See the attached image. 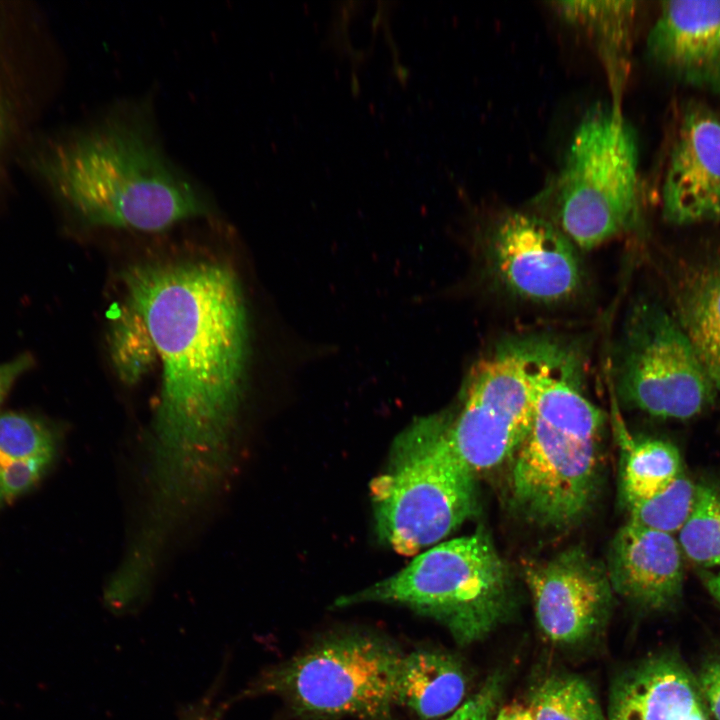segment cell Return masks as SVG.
I'll list each match as a JSON object with an SVG mask.
<instances>
[{
    "label": "cell",
    "mask_w": 720,
    "mask_h": 720,
    "mask_svg": "<svg viewBox=\"0 0 720 720\" xmlns=\"http://www.w3.org/2000/svg\"><path fill=\"white\" fill-rule=\"evenodd\" d=\"M126 306L144 323L162 365L156 429L170 466L224 440L237 412L248 357V321L236 274L187 261L129 268Z\"/></svg>",
    "instance_id": "1"
},
{
    "label": "cell",
    "mask_w": 720,
    "mask_h": 720,
    "mask_svg": "<svg viewBox=\"0 0 720 720\" xmlns=\"http://www.w3.org/2000/svg\"><path fill=\"white\" fill-rule=\"evenodd\" d=\"M43 169L58 196L96 226L156 232L210 211L137 110L114 112L57 144Z\"/></svg>",
    "instance_id": "2"
},
{
    "label": "cell",
    "mask_w": 720,
    "mask_h": 720,
    "mask_svg": "<svg viewBox=\"0 0 720 720\" xmlns=\"http://www.w3.org/2000/svg\"><path fill=\"white\" fill-rule=\"evenodd\" d=\"M581 359L556 342L539 373L529 429L511 458L510 491L529 521L561 530L596 491L603 414L582 393Z\"/></svg>",
    "instance_id": "3"
},
{
    "label": "cell",
    "mask_w": 720,
    "mask_h": 720,
    "mask_svg": "<svg viewBox=\"0 0 720 720\" xmlns=\"http://www.w3.org/2000/svg\"><path fill=\"white\" fill-rule=\"evenodd\" d=\"M636 135L620 105H598L576 126L560 167L536 196L540 215L593 249L641 218Z\"/></svg>",
    "instance_id": "4"
},
{
    "label": "cell",
    "mask_w": 720,
    "mask_h": 720,
    "mask_svg": "<svg viewBox=\"0 0 720 720\" xmlns=\"http://www.w3.org/2000/svg\"><path fill=\"white\" fill-rule=\"evenodd\" d=\"M475 476L448 436V416L416 419L371 483L378 538L402 555L438 544L477 512Z\"/></svg>",
    "instance_id": "5"
},
{
    "label": "cell",
    "mask_w": 720,
    "mask_h": 720,
    "mask_svg": "<svg viewBox=\"0 0 720 720\" xmlns=\"http://www.w3.org/2000/svg\"><path fill=\"white\" fill-rule=\"evenodd\" d=\"M509 570L483 529L433 545L397 573L335 601L405 606L444 625L455 641L484 638L510 609Z\"/></svg>",
    "instance_id": "6"
},
{
    "label": "cell",
    "mask_w": 720,
    "mask_h": 720,
    "mask_svg": "<svg viewBox=\"0 0 720 720\" xmlns=\"http://www.w3.org/2000/svg\"><path fill=\"white\" fill-rule=\"evenodd\" d=\"M403 656L376 635H335L262 672L240 696H277L306 718L389 720Z\"/></svg>",
    "instance_id": "7"
},
{
    "label": "cell",
    "mask_w": 720,
    "mask_h": 720,
    "mask_svg": "<svg viewBox=\"0 0 720 720\" xmlns=\"http://www.w3.org/2000/svg\"><path fill=\"white\" fill-rule=\"evenodd\" d=\"M556 341L520 337L494 346L471 367L448 436L476 476L510 461L533 414L536 384Z\"/></svg>",
    "instance_id": "8"
},
{
    "label": "cell",
    "mask_w": 720,
    "mask_h": 720,
    "mask_svg": "<svg viewBox=\"0 0 720 720\" xmlns=\"http://www.w3.org/2000/svg\"><path fill=\"white\" fill-rule=\"evenodd\" d=\"M620 395L660 418L701 414L717 391L674 314L653 301L630 310L616 357Z\"/></svg>",
    "instance_id": "9"
},
{
    "label": "cell",
    "mask_w": 720,
    "mask_h": 720,
    "mask_svg": "<svg viewBox=\"0 0 720 720\" xmlns=\"http://www.w3.org/2000/svg\"><path fill=\"white\" fill-rule=\"evenodd\" d=\"M485 249L492 274L514 296L558 303L582 288L578 248L539 213L509 210L500 214L487 230Z\"/></svg>",
    "instance_id": "10"
},
{
    "label": "cell",
    "mask_w": 720,
    "mask_h": 720,
    "mask_svg": "<svg viewBox=\"0 0 720 720\" xmlns=\"http://www.w3.org/2000/svg\"><path fill=\"white\" fill-rule=\"evenodd\" d=\"M524 577L538 626L553 642L588 638L607 614L613 590L607 570L580 548L529 564Z\"/></svg>",
    "instance_id": "11"
},
{
    "label": "cell",
    "mask_w": 720,
    "mask_h": 720,
    "mask_svg": "<svg viewBox=\"0 0 720 720\" xmlns=\"http://www.w3.org/2000/svg\"><path fill=\"white\" fill-rule=\"evenodd\" d=\"M664 219L677 226L720 221V117L703 105L684 111L661 190Z\"/></svg>",
    "instance_id": "12"
},
{
    "label": "cell",
    "mask_w": 720,
    "mask_h": 720,
    "mask_svg": "<svg viewBox=\"0 0 720 720\" xmlns=\"http://www.w3.org/2000/svg\"><path fill=\"white\" fill-rule=\"evenodd\" d=\"M646 50L673 79L720 97V0L661 2Z\"/></svg>",
    "instance_id": "13"
},
{
    "label": "cell",
    "mask_w": 720,
    "mask_h": 720,
    "mask_svg": "<svg viewBox=\"0 0 720 720\" xmlns=\"http://www.w3.org/2000/svg\"><path fill=\"white\" fill-rule=\"evenodd\" d=\"M683 558L674 535L628 521L611 543L607 574L622 597L644 608L664 609L682 593Z\"/></svg>",
    "instance_id": "14"
},
{
    "label": "cell",
    "mask_w": 720,
    "mask_h": 720,
    "mask_svg": "<svg viewBox=\"0 0 720 720\" xmlns=\"http://www.w3.org/2000/svg\"><path fill=\"white\" fill-rule=\"evenodd\" d=\"M609 720H708L697 681L673 655L649 658L612 687Z\"/></svg>",
    "instance_id": "15"
},
{
    "label": "cell",
    "mask_w": 720,
    "mask_h": 720,
    "mask_svg": "<svg viewBox=\"0 0 720 720\" xmlns=\"http://www.w3.org/2000/svg\"><path fill=\"white\" fill-rule=\"evenodd\" d=\"M673 287V314L720 392V264H684Z\"/></svg>",
    "instance_id": "16"
},
{
    "label": "cell",
    "mask_w": 720,
    "mask_h": 720,
    "mask_svg": "<svg viewBox=\"0 0 720 720\" xmlns=\"http://www.w3.org/2000/svg\"><path fill=\"white\" fill-rule=\"evenodd\" d=\"M465 693V676L454 657L428 649L404 654L397 680V704L423 720H431L456 710Z\"/></svg>",
    "instance_id": "17"
},
{
    "label": "cell",
    "mask_w": 720,
    "mask_h": 720,
    "mask_svg": "<svg viewBox=\"0 0 720 720\" xmlns=\"http://www.w3.org/2000/svg\"><path fill=\"white\" fill-rule=\"evenodd\" d=\"M568 24L581 30L591 40L608 71L609 80L619 97L627 73L633 22L634 1H556L551 3Z\"/></svg>",
    "instance_id": "18"
},
{
    "label": "cell",
    "mask_w": 720,
    "mask_h": 720,
    "mask_svg": "<svg viewBox=\"0 0 720 720\" xmlns=\"http://www.w3.org/2000/svg\"><path fill=\"white\" fill-rule=\"evenodd\" d=\"M683 473L680 453L670 442L633 443L625 457L622 488L626 504L651 497Z\"/></svg>",
    "instance_id": "19"
},
{
    "label": "cell",
    "mask_w": 720,
    "mask_h": 720,
    "mask_svg": "<svg viewBox=\"0 0 720 720\" xmlns=\"http://www.w3.org/2000/svg\"><path fill=\"white\" fill-rule=\"evenodd\" d=\"M526 710L531 720H605L592 687L576 675L543 681L532 693Z\"/></svg>",
    "instance_id": "20"
},
{
    "label": "cell",
    "mask_w": 720,
    "mask_h": 720,
    "mask_svg": "<svg viewBox=\"0 0 720 720\" xmlns=\"http://www.w3.org/2000/svg\"><path fill=\"white\" fill-rule=\"evenodd\" d=\"M677 539L684 557L720 569V488L697 485L692 511Z\"/></svg>",
    "instance_id": "21"
},
{
    "label": "cell",
    "mask_w": 720,
    "mask_h": 720,
    "mask_svg": "<svg viewBox=\"0 0 720 720\" xmlns=\"http://www.w3.org/2000/svg\"><path fill=\"white\" fill-rule=\"evenodd\" d=\"M697 485L681 473L668 486L646 499L627 504L629 522L674 535L692 511Z\"/></svg>",
    "instance_id": "22"
},
{
    "label": "cell",
    "mask_w": 720,
    "mask_h": 720,
    "mask_svg": "<svg viewBox=\"0 0 720 720\" xmlns=\"http://www.w3.org/2000/svg\"><path fill=\"white\" fill-rule=\"evenodd\" d=\"M56 438L41 419L22 412L0 413V462L53 461Z\"/></svg>",
    "instance_id": "23"
},
{
    "label": "cell",
    "mask_w": 720,
    "mask_h": 720,
    "mask_svg": "<svg viewBox=\"0 0 720 720\" xmlns=\"http://www.w3.org/2000/svg\"><path fill=\"white\" fill-rule=\"evenodd\" d=\"M114 327V360L121 376L134 381L148 369L154 355V346L141 318L128 306Z\"/></svg>",
    "instance_id": "24"
},
{
    "label": "cell",
    "mask_w": 720,
    "mask_h": 720,
    "mask_svg": "<svg viewBox=\"0 0 720 720\" xmlns=\"http://www.w3.org/2000/svg\"><path fill=\"white\" fill-rule=\"evenodd\" d=\"M51 463L49 460L0 462V509L32 489Z\"/></svg>",
    "instance_id": "25"
},
{
    "label": "cell",
    "mask_w": 720,
    "mask_h": 720,
    "mask_svg": "<svg viewBox=\"0 0 720 720\" xmlns=\"http://www.w3.org/2000/svg\"><path fill=\"white\" fill-rule=\"evenodd\" d=\"M501 692V679L493 676L469 700L443 720H491Z\"/></svg>",
    "instance_id": "26"
},
{
    "label": "cell",
    "mask_w": 720,
    "mask_h": 720,
    "mask_svg": "<svg viewBox=\"0 0 720 720\" xmlns=\"http://www.w3.org/2000/svg\"><path fill=\"white\" fill-rule=\"evenodd\" d=\"M696 681L703 701L714 718L720 720V656L704 664Z\"/></svg>",
    "instance_id": "27"
},
{
    "label": "cell",
    "mask_w": 720,
    "mask_h": 720,
    "mask_svg": "<svg viewBox=\"0 0 720 720\" xmlns=\"http://www.w3.org/2000/svg\"><path fill=\"white\" fill-rule=\"evenodd\" d=\"M32 362L29 354H22L10 361L0 363V404L15 381L31 367Z\"/></svg>",
    "instance_id": "28"
},
{
    "label": "cell",
    "mask_w": 720,
    "mask_h": 720,
    "mask_svg": "<svg viewBox=\"0 0 720 720\" xmlns=\"http://www.w3.org/2000/svg\"><path fill=\"white\" fill-rule=\"evenodd\" d=\"M179 720H211L205 706L186 705L179 713Z\"/></svg>",
    "instance_id": "29"
},
{
    "label": "cell",
    "mask_w": 720,
    "mask_h": 720,
    "mask_svg": "<svg viewBox=\"0 0 720 720\" xmlns=\"http://www.w3.org/2000/svg\"><path fill=\"white\" fill-rule=\"evenodd\" d=\"M494 720H531L525 707L519 705L506 706L501 709Z\"/></svg>",
    "instance_id": "30"
},
{
    "label": "cell",
    "mask_w": 720,
    "mask_h": 720,
    "mask_svg": "<svg viewBox=\"0 0 720 720\" xmlns=\"http://www.w3.org/2000/svg\"><path fill=\"white\" fill-rule=\"evenodd\" d=\"M705 584L710 594L720 604V569L709 574L706 577Z\"/></svg>",
    "instance_id": "31"
},
{
    "label": "cell",
    "mask_w": 720,
    "mask_h": 720,
    "mask_svg": "<svg viewBox=\"0 0 720 720\" xmlns=\"http://www.w3.org/2000/svg\"><path fill=\"white\" fill-rule=\"evenodd\" d=\"M7 130V111L6 104L0 93V149L3 144Z\"/></svg>",
    "instance_id": "32"
}]
</instances>
